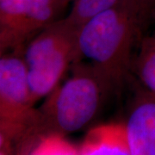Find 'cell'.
Masks as SVG:
<instances>
[{"label":"cell","instance_id":"11","mask_svg":"<svg viewBox=\"0 0 155 155\" xmlns=\"http://www.w3.org/2000/svg\"><path fill=\"white\" fill-rule=\"evenodd\" d=\"M0 155H16L13 143L2 134H0Z\"/></svg>","mask_w":155,"mask_h":155},{"label":"cell","instance_id":"9","mask_svg":"<svg viewBox=\"0 0 155 155\" xmlns=\"http://www.w3.org/2000/svg\"><path fill=\"white\" fill-rule=\"evenodd\" d=\"M122 1L123 0H72V8L65 18L72 26L79 29L92 17L117 5Z\"/></svg>","mask_w":155,"mask_h":155},{"label":"cell","instance_id":"13","mask_svg":"<svg viewBox=\"0 0 155 155\" xmlns=\"http://www.w3.org/2000/svg\"><path fill=\"white\" fill-rule=\"evenodd\" d=\"M151 21H154V22H155V8H154V10H153V13H152Z\"/></svg>","mask_w":155,"mask_h":155},{"label":"cell","instance_id":"1","mask_svg":"<svg viewBox=\"0 0 155 155\" xmlns=\"http://www.w3.org/2000/svg\"><path fill=\"white\" fill-rule=\"evenodd\" d=\"M72 73L36 108L30 126L14 146L47 134H67L91 124L115 88L91 63L77 62Z\"/></svg>","mask_w":155,"mask_h":155},{"label":"cell","instance_id":"8","mask_svg":"<svg viewBox=\"0 0 155 155\" xmlns=\"http://www.w3.org/2000/svg\"><path fill=\"white\" fill-rule=\"evenodd\" d=\"M131 72L141 86V91L155 97V35L142 38L138 53L134 57Z\"/></svg>","mask_w":155,"mask_h":155},{"label":"cell","instance_id":"10","mask_svg":"<svg viewBox=\"0 0 155 155\" xmlns=\"http://www.w3.org/2000/svg\"><path fill=\"white\" fill-rule=\"evenodd\" d=\"M141 17L147 25L151 21L152 13L155 8V0H135Z\"/></svg>","mask_w":155,"mask_h":155},{"label":"cell","instance_id":"5","mask_svg":"<svg viewBox=\"0 0 155 155\" xmlns=\"http://www.w3.org/2000/svg\"><path fill=\"white\" fill-rule=\"evenodd\" d=\"M65 8L61 0H0V54L22 53Z\"/></svg>","mask_w":155,"mask_h":155},{"label":"cell","instance_id":"14","mask_svg":"<svg viewBox=\"0 0 155 155\" xmlns=\"http://www.w3.org/2000/svg\"><path fill=\"white\" fill-rule=\"evenodd\" d=\"M154 35H155V34H154Z\"/></svg>","mask_w":155,"mask_h":155},{"label":"cell","instance_id":"4","mask_svg":"<svg viewBox=\"0 0 155 155\" xmlns=\"http://www.w3.org/2000/svg\"><path fill=\"white\" fill-rule=\"evenodd\" d=\"M22 53L0 58V134L14 144L26 132L35 115Z\"/></svg>","mask_w":155,"mask_h":155},{"label":"cell","instance_id":"12","mask_svg":"<svg viewBox=\"0 0 155 155\" xmlns=\"http://www.w3.org/2000/svg\"><path fill=\"white\" fill-rule=\"evenodd\" d=\"M61 3H62V4H63L64 5L67 7V5H68L69 3H71L72 0H61Z\"/></svg>","mask_w":155,"mask_h":155},{"label":"cell","instance_id":"6","mask_svg":"<svg viewBox=\"0 0 155 155\" xmlns=\"http://www.w3.org/2000/svg\"><path fill=\"white\" fill-rule=\"evenodd\" d=\"M130 155H155V97L140 90L124 122Z\"/></svg>","mask_w":155,"mask_h":155},{"label":"cell","instance_id":"3","mask_svg":"<svg viewBox=\"0 0 155 155\" xmlns=\"http://www.w3.org/2000/svg\"><path fill=\"white\" fill-rule=\"evenodd\" d=\"M78 30L59 18L36 35L22 51L34 101L46 97L81 58Z\"/></svg>","mask_w":155,"mask_h":155},{"label":"cell","instance_id":"7","mask_svg":"<svg viewBox=\"0 0 155 155\" xmlns=\"http://www.w3.org/2000/svg\"><path fill=\"white\" fill-rule=\"evenodd\" d=\"M80 155H130L124 123L91 128L79 147Z\"/></svg>","mask_w":155,"mask_h":155},{"label":"cell","instance_id":"2","mask_svg":"<svg viewBox=\"0 0 155 155\" xmlns=\"http://www.w3.org/2000/svg\"><path fill=\"white\" fill-rule=\"evenodd\" d=\"M146 26L135 0H123L79 28L81 57L119 88L131 72L134 42Z\"/></svg>","mask_w":155,"mask_h":155}]
</instances>
